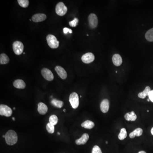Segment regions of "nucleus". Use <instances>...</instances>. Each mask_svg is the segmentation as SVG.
Returning a JSON list of instances; mask_svg holds the SVG:
<instances>
[{
    "label": "nucleus",
    "mask_w": 153,
    "mask_h": 153,
    "mask_svg": "<svg viewBox=\"0 0 153 153\" xmlns=\"http://www.w3.org/2000/svg\"><path fill=\"white\" fill-rule=\"evenodd\" d=\"M18 2L20 6L23 8L27 7L29 5L28 0H18Z\"/></svg>",
    "instance_id": "nucleus-26"
},
{
    "label": "nucleus",
    "mask_w": 153,
    "mask_h": 153,
    "mask_svg": "<svg viewBox=\"0 0 153 153\" xmlns=\"http://www.w3.org/2000/svg\"><path fill=\"white\" fill-rule=\"evenodd\" d=\"M37 111L38 112L42 115L46 114L48 111V107L47 105L43 102H39L38 104Z\"/></svg>",
    "instance_id": "nucleus-15"
},
{
    "label": "nucleus",
    "mask_w": 153,
    "mask_h": 153,
    "mask_svg": "<svg viewBox=\"0 0 153 153\" xmlns=\"http://www.w3.org/2000/svg\"><path fill=\"white\" fill-rule=\"evenodd\" d=\"M146 39L149 42H153V28L148 31L145 35Z\"/></svg>",
    "instance_id": "nucleus-24"
},
{
    "label": "nucleus",
    "mask_w": 153,
    "mask_h": 153,
    "mask_svg": "<svg viewBox=\"0 0 153 153\" xmlns=\"http://www.w3.org/2000/svg\"><path fill=\"white\" fill-rule=\"evenodd\" d=\"M138 153H146V152H145V151H140V152H139Z\"/></svg>",
    "instance_id": "nucleus-32"
},
{
    "label": "nucleus",
    "mask_w": 153,
    "mask_h": 153,
    "mask_svg": "<svg viewBox=\"0 0 153 153\" xmlns=\"http://www.w3.org/2000/svg\"><path fill=\"white\" fill-rule=\"evenodd\" d=\"M55 70L59 76L62 79H64L67 78V74L65 70L60 66H56Z\"/></svg>",
    "instance_id": "nucleus-11"
},
{
    "label": "nucleus",
    "mask_w": 153,
    "mask_h": 153,
    "mask_svg": "<svg viewBox=\"0 0 153 153\" xmlns=\"http://www.w3.org/2000/svg\"><path fill=\"white\" fill-rule=\"evenodd\" d=\"M47 41L48 44L52 49H57L59 45V42L57 40L56 37L53 35H48L47 37Z\"/></svg>",
    "instance_id": "nucleus-2"
},
{
    "label": "nucleus",
    "mask_w": 153,
    "mask_h": 153,
    "mask_svg": "<svg viewBox=\"0 0 153 153\" xmlns=\"http://www.w3.org/2000/svg\"><path fill=\"white\" fill-rule=\"evenodd\" d=\"M49 123L53 125H55L57 124L58 122V118L55 115H52L50 116L49 118Z\"/></svg>",
    "instance_id": "nucleus-25"
},
{
    "label": "nucleus",
    "mask_w": 153,
    "mask_h": 153,
    "mask_svg": "<svg viewBox=\"0 0 153 153\" xmlns=\"http://www.w3.org/2000/svg\"><path fill=\"white\" fill-rule=\"evenodd\" d=\"M41 74L43 77L48 81H51L53 80L54 76L53 72L47 68H43L41 70Z\"/></svg>",
    "instance_id": "nucleus-8"
},
{
    "label": "nucleus",
    "mask_w": 153,
    "mask_h": 153,
    "mask_svg": "<svg viewBox=\"0 0 153 153\" xmlns=\"http://www.w3.org/2000/svg\"><path fill=\"white\" fill-rule=\"evenodd\" d=\"M89 139V135L88 134H84L79 139L76 140V143L77 145H84Z\"/></svg>",
    "instance_id": "nucleus-13"
},
{
    "label": "nucleus",
    "mask_w": 153,
    "mask_h": 153,
    "mask_svg": "<svg viewBox=\"0 0 153 153\" xmlns=\"http://www.w3.org/2000/svg\"><path fill=\"white\" fill-rule=\"evenodd\" d=\"M70 103L74 109H76L79 105V99L77 94L73 92L70 96L69 98Z\"/></svg>",
    "instance_id": "nucleus-4"
},
{
    "label": "nucleus",
    "mask_w": 153,
    "mask_h": 153,
    "mask_svg": "<svg viewBox=\"0 0 153 153\" xmlns=\"http://www.w3.org/2000/svg\"><path fill=\"white\" fill-rule=\"evenodd\" d=\"M127 136V132L126 129L125 128H122L118 135L119 139L120 141H123L126 138Z\"/></svg>",
    "instance_id": "nucleus-23"
},
{
    "label": "nucleus",
    "mask_w": 153,
    "mask_h": 153,
    "mask_svg": "<svg viewBox=\"0 0 153 153\" xmlns=\"http://www.w3.org/2000/svg\"><path fill=\"white\" fill-rule=\"evenodd\" d=\"M63 31H64V32L65 34H67L68 33H70V34H72V30L71 29L66 28V27L64 28Z\"/></svg>",
    "instance_id": "nucleus-30"
},
{
    "label": "nucleus",
    "mask_w": 153,
    "mask_h": 153,
    "mask_svg": "<svg viewBox=\"0 0 153 153\" xmlns=\"http://www.w3.org/2000/svg\"><path fill=\"white\" fill-rule=\"evenodd\" d=\"M5 141L8 145L12 146L18 141V137L17 133L13 130H9L5 135Z\"/></svg>",
    "instance_id": "nucleus-1"
},
{
    "label": "nucleus",
    "mask_w": 153,
    "mask_h": 153,
    "mask_svg": "<svg viewBox=\"0 0 153 153\" xmlns=\"http://www.w3.org/2000/svg\"><path fill=\"white\" fill-rule=\"evenodd\" d=\"M148 98L150 99V101L153 102V90L151 91L149 93Z\"/></svg>",
    "instance_id": "nucleus-31"
},
{
    "label": "nucleus",
    "mask_w": 153,
    "mask_h": 153,
    "mask_svg": "<svg viewBox=\"0 0 153 153\" xmlns=\"http://www.w3.org/2000/svg\"><path fill=\"white\" fill-rule=\"evenodd\" d=\"M13 109H14V110H15V107H14V108H13Z\"/></svg>",
    "instance_id": "nucleus-40"
},
{
    "label": "nucleus",
    "mask_w": 153,
    "mask_h": 153,
    "mask_svg": "<svg viewBox=\"0 0 153 153\" xmlns=\"http://www.w3.org/2000/svg\"><path fill=\"white\" fill-rule=\"evenodd\" d=\"M67 7L65 5L64 3L62 2L58 3L56 5L55 7V11L56 13L59 15V16H64L67 13Z\"/></svg>",
    "instance_id": "nucleus-3"
},
{
    "label": "nucleus",
    "mask_w": 153,
    "mask_h": 153,
    "mask_svg": "<svg viewBox=\"0 0 153 153\" xmlns=\"http://www.w3.org/2000/svg\"><path fill=\"white\" fill-rule=\"evenodd\" d=\"M12 109L7 105L1 104L0 106V115L5 117H9L12 115Z\"/></svg>",
    "instance_id": "nucleus-6"
},
{
    "label": "nucleus",
    "mask_w": 153,
    "mask_h": 153,
    "mask_svg": "<svg viewBox=\"0 0 153 153\" xmlns=\"http://www.w3.org/2000/svg\"><path fill=\"white\" fill-rule=\"evenodd\" d=\"M12 120H13V121H14V120H15V118H14V117H13V118H12Z\"/></svg>",
    "instance_id": "nucleus-34"
},
{
    "label": "nucleus",
    "mask_w": 153,
    "mask_h": 153,
    "mask_svg": "<svg viewBox=\"0 0 153 153\" xmlns=\"http://www.w3.org/2000/svg\"><path fill=\"white\" fill-rule=\"evenodd\" d=\"M47 18V15L44 14H36L32 16V20L33 22H40L44 21Z\"/></svg>",
    "instance_id": "nucleus-10"
},
{
    "label": "nucleus",
    "mask_w": 153,
    "mask_h": 153,
    "mask_svg": "<svg viewBox=\"0 0 153 153\" xmlns=\"http://www.w3.org/2000/svg\"><path fill=\"white\" fill-rule=\"evenodd\" d=\"M148 101L149 102L150 101V99H149V98H148V99H147Z\"/></svg>",
    "instance_id": "nucleus-35"
},
{
    "label": "nucleus",
    "mask_w": 153,
    "mask_h": 153,
    "mask_svg": "<svg viewBox=\"0 0 153 153\" xmlns=\"http://www.w3.org/2000/svg\"><path fill=\"white\" fill-rule=\"evenodd\" d=\"M9 59L5 54H1L0 55V64H6L9 62Z\"/></svg>",
    "instance_id": "nucleus-21"
},
{
    "label": "nucleus",
    "mask_w": 153,
    "mask_h": 153,
    "mask_svg": "<svg viewBox=\"0 0 153 153\" xmlns=\"http://www.w3.org/2000/svg\"><path fill=\"white\" fill-rule=\"evenodd\" d=\"M58 135H60V133H59V132H58Z\"/></svg>",
    "instance_id": "nucleus-38"
},
{
    "label": "nucleus",
    "mask_w": 153,
    "mask_h": 153,
    "mask_svg": "<svg viewBox=\"0 0 153 153\" xmlns=\"http://www.w3.org/2000/svg\"><path fill=\"white\" fill-rule=\"evenodd\" d=\"M106 144H108V142L106 141Z\"/></svg>",
    "instance_id": "nucleus-39"
},
{
    "label": "nucleus",
    "mask_w": 153,
    "mask_h": 153,
    "mask_svg": "<svg viewBox=\"0 0 153 153\" xmlns=\"http://www.w3.org/2000/svg\"><path fill=\"white\" fill-rule=\"evenodd\" d=\"M79 20L77 18H75L74 20L72 21H70L69 22V24L72 27H75L77 26Z\"/></svg>",
    "instance_id": "nucleus-28"
},
{
    "label": "nucleus",
    "mask_w": 153,
    "mask_h": 153,
    "mask_svg": "<svg viewBox=\"0 0 153 153\" xmlns=\"http://www.w3.org/2000/svg\"><path fill=\"white\" fill-rule=\"evenodd\" d=\"M3 138H5V135H4L3 136Z\"/></svg>",
    "instance_id": "nucleus-37"
},
{
    "label": "nucleus",
    "mask_w": 153,
    "mask_h": 153,
    "mask_svg": "<svg viewBox=\"0 0 153 153\" xmlns=\"http://www.w3.org/2000/svg\"><path fill=\"white\" fill-rule=\"evenodd\" d=\"M125 119L127 121H135L137 118V116L134 111L125 114L124 116Z\"/></svg>",
    "instance_id": "nucleus-16"
},
{
    "label": "nucleus",
    "mask_w": 153,
    "mask_h": 153,
    "mask_svg": "<svg viewBox=\"0 0 153 153\" xmlns=\"http://www.w3.org/2000/svg\"><path fill=\"white\" fill-rule=\"evenodd\" d=\"M151 88L149 86H146L145 90L142 92H140L138 94V96L139 98L141 99H145L146 97L149 95V93L151 92Z\"/></svg>",
    "instance_id": "nucleus-19"
},
{
    "label": "nucleus",
    "mask_w": 153,
    "mask_h": 153,
    "mask_svg": "<svg viewBox=\"0 0 153 153\" xmlns=\"http://www.w3.org/2000/svg\"><path fill=\"white\" fill-rule=\"evenodd\" d=\"M95 125L94 122L89 120L84 121L81 125V126L83 128H85V129H92L95 126Z\"/></svg>",
    "instance_id": "nucleus-20"
},
{
    "label": "nucleus",
    "mask_w": 153,
    "mask_h": 153,
    "mask_svg": "<svg viewBox=\"0 0 153 153\" xmlns=\"http://www.w3.org/2000/svg\"><path fill=\"white\" fill-rule=\"evenodd\" d=\"M12 48L15 54L16 55H20L24 51V44L21 42L16 41L13 43Z\"/></svg>",
    "instance_id": "nucleus-5"
},
{
    "label": "nucleus",
    "mask_w": 153,
    "mask_h": 153,
    "mask_svg": "<svg viewBox=\"0 0 153 153\" xmlns=\"http://www.w3.org/2000/svg\"><path fill=\"white\" fill-rule=\"evenodd\" d=\"M147 112H149V111H148V110H147Z\"/></svg>",
    "instance_id": "nucleus-41"
},
{
    "label": "nucleus",
    "mask_w": 153,
    "mask_h": 153,
    "mask_svg": "<svg viewBox=\"0 0 153 153\" xmlns=\"http://www.w3.org/2000/svg\"><path fill=\"white\" fill-rule=\"evenodd\" d=\"M143 130L141 128H138L129 134L130 138H134L135 137H140L142 135Z\"/></svg>",
    "instance_id": "nucleus-18"
},
{
    "label": "nucleus",
    "mask_w": 153,
    "mask_h": 153,
    "mask_svg": "<svg viewBox=\"0 0 153 153\" xmlns=\"http://www.w3.org/2000/svg\"><path fill=\"white\" fill-rule=\"evenodd\" d=\"M100 108L101 112L103 113L108 112L109 109V101L107 99H104L101 102Z\"/></svg>",
    "instance_id": "nucleus-12"
},
{
    "label": "nucleus",
    "mask_w": 153,
    "mask_h": 153,
    "mask_svg": "<svg viewBox=\"0 0 153 153\" xmlns=\"http://www.w3.org/2000/svg\"><path fill=\"white\" fill-rule=\"evenodd\" d=\"M64 112H66V110L65 109H64Z\"/></svg>",
    "instance_id": "nucleus-36"
},
{
    "label": "nucleus",
    "mask_w": 153,
    "mask_h": 153,
    "mask_svg": "<svg viewBox=\"0 0 153 153\" xmlns=\"http://www.w3.org/2000/svg\"><path fill=\"white\" fill-rule=\"evenodd\" d=\"M89 25L91 29H95L97 27L98 25V18L97 16L95 14L91 13L89 15Z\"/></svg>",
    "instance_id": "nucleus-7"
},
{
    "label": "nucleus",
    "mask_w": 153,
    "mask_h": 153,
    "mask_svg": "<svg viewBox=\"0 0 153 153\" xmlns=\"http://www.w3.org/2000/svg\"><path fill=\"white\" fill-rule=\"evenodd\" d=\"M46 129L49 133L50 134H53L54 133L55 127L54 125H52L50 123H48L46 126Z\"/></svg>",
    "instance_id": "nucleus-27"
},
{
    "label": "nucleus",
    "mask_w": 153,
    "mask_h": 153,
    "mask_svg": "<svg viewBox=\"0 0 153 153\" xmlns=\"http://www.w3.org/2000/svg\"><path fill=\"white\" fill-rule=\"evenodd\" d=\"M113 63L114 65L117 66H119L122 64L123 60L122 57L120 55L116 54L113 56L112 58Z\"/></svg>",
    "instance_id": "nucleus-14"
},
{
    "label": "nucleus",
    "mask_w": 153,
    "mask_h": 153,
    "mask_svg": "<svg viewBox=\"0 0 153 153\" xmlns=\"http://www.w3.org/2000/svg\"><path fill=\"white\" fill-rule=\"evenodd\" d=\"M13 86L18 89H24L25 88L26 84L22 79H16L13 82Z\"/></svg>",
    "instance_id": "nucleus-17"
},
{
    "label": "nucleus",
    "mask_w": 153,
    "mask_h": 153,
    "mask_svg": "<svg viewBox=\"0 0 153 153\" xmlns=\"http://www.w3.org/2000/svg\"><path fill=\"white\" fill-rule=\"evenodd\" d=\"M151 134H152V135H153V127L152 128V129H151Z\"/></svg>",
    "instance_id": "nucleus-33"
},
{
    "label": "nucleus",
    "mask_w": 153,
    "mask_h": 153,
    "mask_svg": "<svg viewBox=\"0 0 153 153\" xmlns=\"http://www.w3.org/2000/svg\"><path fill=\"white\" fill-rule=\"evenodd\" d=\"M95 57L94 54L91 53H86L82 56L81 60L85 64H89L94 61Z\"/></svg>",
    "instance_id": "nucleus-9"
},
{
    "label": "nucleus",
    "mask_w": 153,
    "mask_h": 153,
    "mask_svg": "<svg viewBox=\"0 0 153 153\" xmlns=\"http://www.w3.org/2000/svg\"><path fill=\"white\" fill-rule=\"evenodd\" d=\"M91 153H102L100 148L98 146H95L92 148Z\"/></svg>",
    "instance_id": "nucleus-29"
},
{
    "label": "nucleus",
    "mask_w": 153,
    "mask_h": 153,
    "mask_svg": "<svg viewBox=\"0 0 153 153\" xmlns=\"http://www.w3.org/2000/svg\"><path fill=\"white\" fill-rule=\"evenodd\" d=\"M51 104L56 107L61 108L64 106V102L63 101L56 99H53L51 101Z\"/></svg>",
    "instance_id": "nucleus-22"
}]
</instances>
